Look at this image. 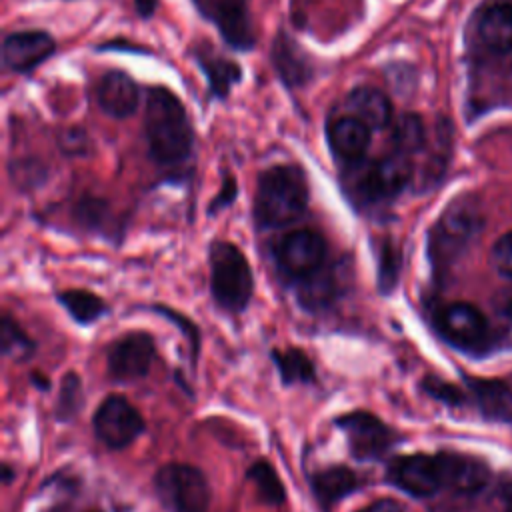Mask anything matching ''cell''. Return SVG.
<instances>
[{
	"label": "cell",
	"instance_id": "1",
	"mask_svg": "<svg viewBox=\"0 0 512 512\" xmlns=\"http://www.w3.org/2000/svg\"><path fill=\"white\" fill-rule=\"evenodd\" d=\"M144 132L148 152L160 166L174 168L192 154V124L182 102L166 88H150L146 96Z\"/></svg>",
	"mask_w": 512,
	"mask_h": 512
},
{
	"label": "cell",
	"instance_id": "2",
	"mask_svg": "<svg viewBox=\"0 0 512 512\" xmlns=\"http://www.w3.org/2000/svg\"><path fill=\"white\" fill-rule=\"evenodd\" d=\"M310 188L302 168L278 164L260 172L252 216L258 230L284 228L302 218L308 208Z\"/></svg>",
	"mask_w": 512,
	"mask_h": 512
},
{
	"label": "cell",
	"instance_id": "3",
	"mask_svg": "<svg viewBox=\"0 0 512 512\" xmlns=\"http://www.w3.org/2000/svg\"><path fill=\"white\" fill-rule=\"evenodd\" d=\"M210 296L228 314H242L254 296V272L246 254L228 240H214L208 248Z\"/></svg>",
	"mask_w": 512,
	"mask_h": 512
},
{
	"label": "cell",
	"instance_id": "4",
	"mask_svg": "<svg viewBox=\"0 0 512 512\" xmlns=\"http://www.w3.org/2000/svg\"><path fill=\"white\" fill-rule=\"evenodd\" d=\"M482 214L470 198L454 200L428 232V258L434 272L450 268L482 230Z\"/></svg>",
	"mask_w": 512,
	"mask_h": 512
},
{
	"label": "cell",
	"instance_id": "5",
	"mask_svg": "<svg viewBox=\"0 0 512 512\" xmlns=\"http://www.w3.org/2000/svg\"><path fill=\"white\" fill-rule=\"evenodd\" d=\"M152 486L166 512H208L212 488L206 474L186 462H168L154 472Z\"/></svg>",
	"mask_w": 512,
	"mask_h": 512
},
{
	"label": "cell",
	"instance_id": "6",
	"mask_svg": "<svg viewBox=\"0 0 512 512\" xmlns=\"http://www.w3.org/2000/svg\"><path fill=\"white\" fill-rule=\"evenodd\" d=\"M332 422L344 432L348 452L358 462L384 460L388 452L402 442L400 434L370 410H350L338 414Z\"/></svg>",
	"mask_w": 512,
	"mask_h": 512
},
{
	"label": "cell",
	"instance_id": "7",
	"mask_svg": "<svg viewBox=\"0 0 512 512\" xmlns=\"http://www.w3.org/2000/svg\"><path fill=\"white\" fill-rule=\"evenodd\" d=\"M326 238L312 228H298L284 234L274 246V264L282 280L300 284L326 266Z\"/></svg>",
	"mask_w": 512,
	"mask_h": 512
},
{
	"label": "cell",
	"instance_id": "8",
	"mask_svg": "<svg viewBox=\"0 0 512 512\" xmlns=\"http://www.w3.org/2000/svg\"><path fill=\"white\" fill-rule=\"evenodd\" d=\"M414 174L406 154L394 152L368 164L354 180L352 194L362 204H386L398 198Z\"/></svg>",
	"mask_w": 512,
	"mask_h": 512
},
{
	"label": "cell",
	"instance_id": "9",
	"mask_svg": "<svg viewBox=\"0 0 512 512\" xmlns=\"http://www.w3.org/2000/svg\"><path fill=\"white\" fill-rule=\"evenodd\" d=\"M92 430L98 442L110 450L128 448L146 430L138 408L120 394H108L92 416Z\"/></svg>",
	"mask_w": 512,
	"mask_h": 512
},
{
	"label": "cell",
	"instance_id": "10",
	"mask_svg": "<svg viewBox=\"0 0 512 512\" xmlns=\"http://www.w3.org/2000/svg\"><path fill=\"white\" fill-rule=\"evenodd\" d=\"M154 358V336L144 330H132L110 342L106 352V372L114 382H136L150 374Z\"/></svg>",
	"mask_w": 512,
	"mask_h": 512
},
{
	"label": "cell",
	"instance_id": "11",
	"mask_svg": "<svg viewBox=\"0 0 512 512\" xmlns=\"http://www.w3.org/2000/svg\"><path fill=\"white\" fill-rule=\"evenodd\" d=\"M386 482L412 498H430L442 488L438 456L426 452L394 456L386 464Z\"/></svg>",
	"mask_w": 512,
	"mask_h": 512
},
{
	"label": "cell",
	"instance_id": "12",
	"mask_svg": "<svg viewBox=\"0 0 512 512\" xmlns=\"http://www.w3.org/2000/svg\"><path fill=\"white\" fill-rule=\"evenodd\" d=\"M434 326L444 342L460 350H474L488 336V322L470 302H450L434 316Z\"/></svg>",
	"mask_w": 512,
	"mask_h": 512
},
{
	"label": "cell",
	"instance_id": "13",
	"mask_svg": "<svg viewBox=\"0 0 512 512\" xmlns=\"http://www.w3.org/2000/svg\"><path fill=\"white\" fill-rule=\"evenodd\" d=\"M348 284V264L334 262L326 264L314 276L296 284L298 304L310 314H318L320 310L330 308L338 298L344 296Z\"/></svg>",
	"mask_w": 512,
	"mask_h": 512
},
{
	"label": "cell",
	"instance_id": "14",
	"mask_svg": "<svg viewBox=\"0 0 512 512\" xmlns=\"http://www.w3.org/2000/svg\"><path fill=\"white\" fill-rule=\"evenodd\" d=\"M206 18H210L228 44L248 50L254 44V28L244 0H194Z\"/></svg>",
	"mask_w": 512,
	"mask_h": 512
},
{
	"label": "cell",
	"instance_id": "15",
	"mask_svg": "<svg viewBox=\"0 0 512 512\" xmlns=\"http://www.w3.org/2000/svg\"><path fill=\"white\" fill-rule=\"evenodd\" d=\"M436 456L442 474V488H450L458 494H476L488 486L490 468L484 460L450 450L436 452Z\"/></svg>",
	"mask_w": 512,
	"mask_h": 512
},
{
	"label": "cell",
	"instance_id": "16",
	"mask_svg": "<svg viewBox=\"0 0 512 512\" xmlns=\"http://www.w3.org/2000/svg\"><path fill=\"white\" fill-rule=\"evenodd\" d=\"M310 492L322 512H332V508L358 492L362 488V478L356 470L346 464H330L322 466L308 474Z\"/></svg>",
	"mask_w": 512,
	"mask_h": 512
},
{
	"label": "cell",
	"instance_id": "17",
	"mask_svg": "<svg viewBox=\"0 0 512 512\" xmlns=\"http://www.w3.org/2000/svg\"><path fill=\"white\" fill-rule=\"evenodd\" d=\"M56 44L42 30H24L10 34L2 44V60L14 72H30L52 56Z\"/></svg>",
	"mask_w": 512,
	"mask_h": 512
},
{
	"label": "cell",
	"instance_id": "18",
	"mask_svg": "<svg viewBox=\"0 0 512 512\" xmlns=\"http://www.w3.org/2000/svg\"><path fill=\"white\" fill-rule=\"evenodd\" d=\"M96 100L108 116L126 118L138 108L140 94L136 82L126 72L110 70L98 80Z\"/></svg>",
	"mask_w": 512,
	"mask_h": 512
},
{
	"label": "cell",
	"instance_id": "19",
	"mask_svg": "<svg viewBox=\"0 0 512 512\" xmlns=\"http://www.w3.org/2000/svg\"><path fill=\"white\" fill-rule=\"evenodd\" d=\"M476 32L486 50L508 54L512 50V2L496 0L484 6L476 20Z\"/></svg>",
	"mask_w": 512,
	"mask_h": 512
},
{
	"label": "cell",
	"instance_id": "20",
	"mask_svg": "<svg viewBox=\"0 0 512 512\" xmlns=\"http://www.w3.org/2000/svg\"><path fill=\"white\" fill-rule=\"evenodd\" d=\"M332 152L346 162H360L370 146V128L356 116H340L328 126Z\"/></svg>",
	"mask_w": 512,
	"mask_h": 512
},
{
	"label": "cell",
	"instance_id": "21",
	"mask_svg": "<svg viewBox=\"0 0 512 512\" xmlns=\"http://www.w3.org/2000/svg\"><path fill=\"white\" fill-rule=\"evenodd\" d=\"M470 398L478 412L496 422H512V388L502 380L466 378Z\"/></svg>",
	"mask_w": 512,
	"mask_h": 512
},
{
	"label": "cell",
	"instance_id": "22",
	"mask_svg": "<svg viewBox=\"0 0 512 512\" xmlns=\"http://www.w3.org/2000/svg\"><path fill=\"white\" fill-rule=\"evenodd\" d=\"M346 104L352 116L360 118L370 130H382L392 120V102L380 88L356 86L348 94Z\"/></svg>",
	"mask_w": 512,
	"mask_h": 512
},
{
	"label": "cell",
	"instance_id": "23",
	"mask_svg": "<svg viewBox=\"0 0 512 512\" xmlns=\"http://www.w3.org/2000/svg\"><path fill=\"white\" fill-rule=\"evenodd\" d=\"M270 360L280 376L282 386H296V384H314L318 380L316 376V366L312 358L296 348H272L270 350Z\"/></svg>",
	"mask_w": 512,
	"mask_h": 512
},
{
	"label": "cell",
	"instance_id": "24",
	"mask_svg": "<svg viewBox=\"0 0 512 512\" xmlns=\"http://www.w3.org/2000/svg\"><path fill=\"white\" fill-rule=\"evenodd\" d=\"M56 300L68 312V316L80 326H90L110 312V306L102 296L84 288L60 290L56 294Z\"/></svg>",
	"mask_w": 512,
	"mask_h": 512
},
{
	"label": "cell",
	"instance_id": "25",
	"mask_svg": "<svg viewBox=\"0 0 512 512\" xmlns=\"http://www.w3.org/2000/svg\"><path fill=\"white\" fill-rule=\"evenodd\" d=\"M272 58H274L276 70L280 72V76L288 86H298L308 80L310 66L306 64V58L302 56L298 44L288 36L280 34L276 38L272 48Z\"/></svg>",
	"mask_w": 512,
	"mask_h": 512
},
{
	"label": "cell",
	"instance_id": "26",
	"mask_svg": "<svg viewBox=\"0 0 512 512\" xmlns=\"http://www.w3.org/2000/svg\"><path fill=\"white\" fill-rule=\"evenodd\" d=\"M246 480L252 482L258 502L266 506H282L286 502V488L268 460L260 458L252 462L246 470Z\"/></svg>",
	"mask_w": 512,
	"mask_h": 512
},
{
	"label": "cell",
	"instance_id": "27",
	"mask_svg": "<svg viewBox=\"0 0 512 512\" xmlns=\"http://www.w3.org/2000/svg\"><path fill=\"white\" fill-rule=\"evenodd\" d=\"M0 350L4 358L18 362H26L36 352V342L8 310H4L0 318Z\"/></svg>",
	"mask_w": 512,
	"mask_h": 512
},
{
	"label": "cell",
	"instance_id": "28",
	"mask_svg": "<svg viewBox=\"0 0 512 512\" xmlns=\"http://www.w3.org/2000/svg\"><path fill=\"white\" fill-rule=\"evenodd\" d=\"M394 152L400 154H416L426 146V128L424 122L418 114L406 112L400 118L394 120L392 124V134H390Z\"/></svg>",
	"mask_w": 512,
	"mask_h": 512
},
{
	"label": "cell",
	"instance_id": "29",
	"mask_svg": "<svg viewBox=\"0 0 512 512\" xmlns=\"http://www.w3.org/2000/svg\"><path fill=\"white\" fill-rule=\"evenodd\" d=\"M82 408H84L82 378L74 370H68L60 382V390L54 404V418L58 422H72L82 412Z\"/></svg>",
	"mask_w": 512,
	"mask_h": 512
},
{
	"label": "cell",
	"instance_id": "30",
	"mask_svg": "<svg viewBox=\"0 0 512 512\" xmlns=\"http://www.w3.org/2000/svg\"><path fill=\"white\" fill-rule=\"evenodd\" d=\"M376 286L382 296H390L396 286L402 272V250L392 242L384 240L378 248L376 258Z\"/></svg>",
	"mask_w": 512,
	"mask_h": 512
},
{
	"label": "cell",
	"instance_id": "31",
	"mask_svg": "<svg viewBox=\"0 0 512 512\" xmlns=\"http://www.w3.org/2000/svg\"><path fill=\"white\" fill-rule=\"evenodd\" d=\"M148 310H152L154 314L162 316L164 320H168L172 326L178 328V332L182 334V338H184L186 344H188L192 368H196L198 358H200V348H202V334H200L198 324H196L190 316H186L184 312L174 310V308H170V306H166V304H150Z\"/></svg>",
	"mask_w": 512,
	"mask_h": 512
},
{
	"label": "cell",
	"instance_id": "32",
	"mask_svg": "<svg viewBox=\"0 0 512 512\" xmlns=\"http://www.w3.org/2000/svg\"><path fill=\"white\" fill-rule=\"evenodd\" d=\"M198 62L200 66L204 68L208 80H210V88L214 94H220V96H226L230 86L240 78V70L234 62L230 60H224V58H218L214 54H210L208 50L204 54H198Z\"/></svg>",
	"mask_w": 512,
	"mask_h": 512
},
{
	"label": "cell",
	"instance_id": "33",
	"mask_svg": "<svg viewBox=\"0 0 512 512\" xmlns=\"http://www.w3.org/2000/svg\"><path fill=\"white\" fill-rule=\"evenodd\" d=\"M74 218L86 230H106L108 204L100 198L86 196L74 206Z\"/></svg>",
	"mask_w": 512,
	"mask_h": 512
},
{
	"label": "cell",
	"instance_id": "34",
	"mask_svg": "<svg viewBox=\"0 0 512 512\" xmlns=\"http://www.w3.org/2000/svg\"><path fill=\"white\" fill-rule=\"evenodd\" d=\"M420 388L434 400L446 404V406H462L466 402V394L456 388L454 384L438 378V376H426L420 382Z\"/></svg>",
	"mask_w": 512,
	"mask_h": 512
},
{
	"label": "cell",
	"instance_id": "35",
	"mask_svg": "<svg viewBox=\"0 0 512 512\" xmlns=\"http://www.w3.org/2000/svg\"><path fill=\"white\" fill-rule=\"evenodd\" d=\"M490 262L500 276L512 278V230L494 242L490 250Z\"/></svg>",
	"mask_w": 512,
	"mask_h": 512
},
{
	"label": "cell",
	"instance_id": "36",
	"mask_svg": "<svg viewBox=\"0 0 512 512\" xmlns=\"http://www.w3.org/2000/svg\"><path fill=\"white\" fill-rule=\"evenodd\" d=\"M58 144L64 154L68 156H82L90 148V140L82 128H66L58 136Z\"/></svg>",
	"mask_w": 512,
	"mask_h": 512
},
{
	"label": "cell",
	"instance_id": "37",
	"mask_svg": "<svg viewBox=\"0 0 512 512\" xmlns=\"http://www.w3.org/2000/svg\"><path fill=\"white\" fill-rule=\"evenodd\" d=\"M236 194H238V186H236V180L232 176H226L224 182H222V188L220 192L212 198L210 206H208V214L214 216L216 212L228 208L234 200H236Z\"/></svg>",
	"mask_w": 512,
	"mask_h": 512
},
{
	"label": "cell",
	"instance_id": "38",
	"mask_svg": "<svg viewBox=\"0 0 512 512\" xmlns=\"http://www.w3.org/2000/svg\"><path fill=\"white\" fill-rule=\"evenodd\" d=\"M358 512H406L404 506L394 500V498H380V500H374L372 504L360 508Z\"/></svg>",
	"mask_w": 512,
	"mask_h": 512
},
{
	"label": "cell",
	"instance_id": "39",
	"mask_svg": "<svg viewBox=\"0 0 512 512\" xmlns=\"http://www.w3.org/2000/svg\"><path fill=\"white\" fill-rule=\"evenodd\" d=\"M134 6L142 18H150L158 6V0H134Z\"/></svg>",
	"mask_w": 512,
	"mask_h": 512
},
{
	"label": "cell",
	"instance_id": "40",
	"mask_svg": "<svg viewBox=\"0 0 512 512\" xmlns=\"http://www.w3.org/2000/svg\"><path fill=\"white\" fill-rule=\"evenodd\" d=\"M30 382H32V386L38 388L40 392H50V388H52L50 378L44 376L42 372H32V374H30Z\"/></svg>",
	"mask_w": 512,
	"mask_h": 512
},
{
	"label": "cell",
	"instance_id": "41",
	"mask_svg": "<svg viewBox=\"0 0 512 512\" xmlns=\"http://www.w3.org/2000/svg\"><path fill=\"white\" fill-rule=\"evenodd\" d=\"M14 478H16V470L10 466V462H2V484L10 486Z\"/></svg>",
	"mask_w": 512,
	"mask_h": 512
},
{
	"label": "cell",
	"instance_id": "42",
	"mask_svg": "<svg viewBox=\"0 0 512 512\" xmlns=\"http://www.w3.org/2000/svg\"><path fill=\"white\" fill-rule=\"evenodd\" d=\"M88 512H102V510H88Z\"/></svg>",
	"mask_w": 512,
	"mask_h": 512
}]
</instances>
